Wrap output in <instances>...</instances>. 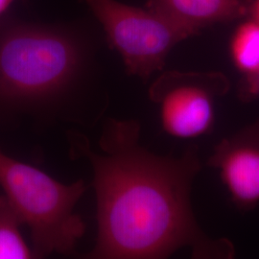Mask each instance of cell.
I'll use <instances>...</instances> for the list:
<instances>
[{"label":"cell","mask_w":259,"mask_h":259,"mask_svg":"<svg viewBox=\"0 0 259 259\" xmlns=\"http://www.w3.org/2000/svg\"><path fill=\"white\" fill-rule=\"evenodd\" d=\"M248 0H148L145 6L156 10L195 36L217 24L246 18Z\"/></svg>","instance_id":"7"},{"label":"cell","mask_w":259,"mask_h":259,"mask_svg":"<svg viewBox=\"0 0 259 259\" xmlns=\"http://www.w3.org/2000/svg\"><path fill=\"white\" fill-rule=\"evenodd\" d=\"M17 0H0V16L9 9L11 5Z\"/></svg>","instance_id":"12"},{"label":"cell","mask_w":259,"mask_h":259,"mask_svg":"<svg viewBox=\"0 0 259 259\" xmlns=\"http://www.w3.org/2000/svg\"><path fill=\"white\" fill-rule=\"evenodd\" d=\"M238 95L243 102H250L259 97V68L251 74L242 77L238 85Z\"/></svg>","instance_id":"10"},{"label":"cell","mask_w":259,"mask_h":259,"mask_svg":"<svg viewBox=\"0 0 259 259\" xmlns=\"http://www.w3.org/2000/svg\"><path fill=\"white\" fill-rule=\"evenodd\" d=\"M89 65L84 44L65 30L25 22L0 26V114L41 128L95 126L107 106L85 93Z\"/></svg>","instance_id":"2"},{"label":"cell","mask_w":259,"mask_h":259,"mask_svg":"<svg viewBox=\"0 0 259 259\" xmlns=\"http://www.w3.org/2000/svg\"><path fill=\"white\" fill-rule=\"evenodd\" d=\"M0 186L30 230L35 258L74 254L85 232V224L76 212L87 189L83 180L63 184L0 149Z\"/></svg>","instance_id":"3"},{"label":"cell","mask_w":259,"mask_h":259,"mask_svg":"<svg viewBox=\"0 0 259 259\" xmlns=\"http://www.w3.org/2000/svg\"><path fill=\"white\" fill-rule=\"evenodd\" d=\"M231 89L219 71H163L149 88L167 135L192 139L209 134L215 125L216 104Z\"/></svg>","instance_id":"5"},{"label":"cell","mask_w":259,"mask_h":259,"mask_svg":"<svg viewBox=\"0 0 259 259\" xmlns=\"http://www.w3.org/2000/svg\"><path fill=\"white\" fill-rule=\"evenodd\" d=\"M22 224L13 206L4 196H0V259H29L35 257L32 248L24 240Z\"/></svg>","instance_id":"9"},{"label":"cell","mask_w":259,"mask_h":259,"mask_svg":"<svg viewBox=\"0 0 259 259\" xmlns=\"http://www.w3.org/2000/svg\"><path fill=\"white\" fill-rule=\"evenodd\" d=\"M207 164L219 172L238 208L255 207L259 204V121L222 139Z\"/></svg>","instance_id":"6"},{"label":"cell","mask_w":259,"mask_h":259,"mask_svg":"<svg viewBox=\"0 0 259 259\" xmlns=\"http://www.w3.org/2000/svg\"><path fill=\"white\" fill-rule=\"evenodd\" d=\"M70 156L92 167L97 236L87 258H167L189 249L195 258H232L228 239H212L196 221L191 187L202 168L197 147L159 156L140 144L135 119L104 121L95 150L85 135L67 132Z\"/></svg>","instance_id":"1"},{"label":"cell","mask_w":259,"mask_h":259,"mask_svg":"<svg viewBox=\"0 0 259 259\" xmlns=\"http://www.w3.org/2000/svg\"><path fill=\"white\" fill-rule=\"evenodd\" d=\"M246 17L259 21V0H248Z\"/></svg>","instance_id":"11"},{"label":"cell","mask_w":259,"mask_h":259,"mask_svg":"<svg viewBox=\"0 0 259 259\" xmlns=\"http://www.w3.org/2000/svg\"><path fill=\"white\" fill-rule=\"evenodd\" d=\"M234 67L243 76L259 68V21L246 17L234 28L229 42Z\"/></svg>","instance_id":"8"},{"label":"cell","mask_w":259,"mask_h":259,"mask_svg":"<svg viewBox=\"0 0 259 259\" xmlns=\"http://www.w3.org/2000/svg\"><path fill=\"white\" fill-rule=\"evenodd\" d=\"M98 19L107 42L122 58L127 73L147 81L162 71L174 47L195 37L187 28L147 6L117 0H83Z\"/></svg>","instance_id":"4"}]
</instances>
